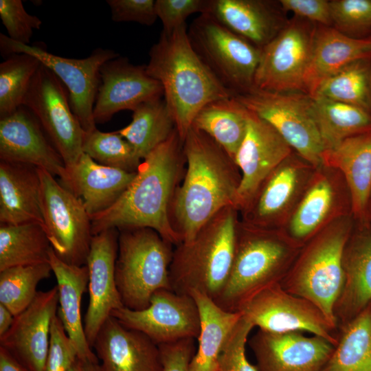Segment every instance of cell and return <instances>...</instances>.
Segmentation results:
<instances>
[{
    "mask_svg": "<svg viewBox=\"0 0 371 371\" xmlns=\"http://www.w3.org/2000/svg\"><path fill=\"white\" fill-rule=\"evenodd\" d=\"M333 170L325 166L315 169L286 223L285 231L302 243L335 218L352 215L339 207V190Z\"/></svg>",
    "mask_w": 371,
    "mask_h": 371,
    "instance_id": "obj_27",
    "label": "cell"
},
{
    "mask_svg": "<svg viewBox=\"0 0 371 371\" xmlns=\"http://www.w3.org/2000/svg\"><path fill=\"white\" fill-rule=\"evenodd\" d=\"M258 371H322L335 346L324 338L301 331L258 329L248 341Z\"/></svg>",
    "mask_w": 371,
    "mask_h": 371,
    "instance_id": "obj_20",
    "label": "cell"
},
{
    "mask_svg": "<svg viewBox=\"0 0 371 371\" xmlns=\"http://www.w3.org/2000/svg\"><path fill=\"white\" fill-rule=\"evenodd\" d=\"M370 223H371V221H370Z\"/></svg>",
    "mask_w": 371,
    "mask_h": 371,
    "instance_id": "obj_54",
    "label": "cell"
},
{
    "mask_svg": "<svg viewBox=\"0 0 371 371\" xmlns=\"http://www.w3.org/2000/svg\"><path fill=\"white\" fill-rule=\"evenodd\" d=\"M118 235L117 229L114 228L93 235L87 260L89 304L83 323L91 348L100 328L112 312L124 306L115 281Z\"/></svg>",
    "mask_w": 371,
    "mask_h": 371,
    "instance_id": "obj_19",
    "label": "cell"
},
{
    "mask_svg": "<svg viewBox=\"0 0 371 371\" xmlns=\"http://www.w3.org/2000/svg\"><path fill=\"white\" fill-rule=\"evenodd\" d=\"M207 0H156L155 10L162 23V31L170 32L186 23L192 14H203L206 11Z\"/></svg>",
    "mask_w": 371,
    "mask_h": 371,
    "instance_id": "obj_46",
    "label": "cell"
},
{
    "mask_svg": "<svg viewBox=\"0 0 371 371\" xmlns=\"http://www.w3.org/2000/svg\"><path fill=\"white\" fill-rule=\"evenodd\" d=\"M322 166L342 175L355 220L370 221L371 131L348 137L333 148L324 150Z\"/></svg>",
    "mask_w": 371,
    "mask_h": 371,
    "instance_id": "obj_28",
    "label": "cell"
},
{
    "mask_svg": "<svg viewBox=\"0 0 371 371\" xmlns=\"http://www.w3.org/2000/svg\"><path fill=\"white\" fill-rule=\"evenodd\" d=\"M188 35L201 60L234 95L254 87L260 48L206 13L192 21Z\"/></svg>",
    "mask_w": 371,
    "mask_h": 371,
    "instance_id": "obj_8",
    "label": "cell"
},
{
    "mask_svg": "<svg viewBox=\"0 0 371 371\" xmlns=\"http://www.w3.org/2000/svg\"><path fill=\"white\" fill-rule=\"evenodd\" d=\"M135 175L98 164L83 153L73 166L66 168L60 183L82 201L91 218L111 207Z\"/></svg>",
    "mask_w": 371,
    "mask_h": 371,
    "instance_id": "obj_26",
    "label": "cell"
},
{
    "mask_svg": "<svg viewBox=\"0 0 371 371\" xmlns=\"http://www.w3.org/2000/svg\"><path fill=\"white\" fill-rule=\"evenodd\" d=\"M315 169L293 151L239 212L240 221L259 227L284 229Z\"/></svg>",
    "mask_w": 371,
    "mask_h": 371,
    "instance_id": "obj_15",
    "label": "cell"
},
{
    "mask_svg": "<svg viewBox=\"0 0 371 371\" xmlns=\"http://www.w3.org/2000/svg\"><path fill=\"white\" fill-rule=\"evenodd\" d=\"M190 295L199 309L200 331L197 337L198 346L189 370L218 371L219 355L242 314L223 310L201 292L193 291Z\"/></svg>",
    "mask_w": 371,
    "mask_h": 371,
    "instance_id": "obj_32",
    "label": "cell"
},
{
    "mask_svg": "<svg viewBox=\"0 0 371 371\" xmlns=\"http://www.w3.org/2000/svg\"><path fill=\"white\" fill-rule=\"evenodd\" d=\"M247 114L248 109L234 97L217 100L198 112L191 126L208 135L234 161L246 133Z\"/></svg>",
    "mask_w": 371,
    "mask_h": 371,
    "instance_id": "obj_33",
    "label": "cell"
},
{
    "mask_svg": "<svg viewBox=\"0 0 371 371\" xmlns=\"http://www.w3.org/2000/svg\"><path fill=\"white\" fill-rule=\"evenodd\" d=\"M254 326L243 315L225 342L218 361V371H258L245 352L248 336Z\"/></svg>",
    "mask_w": 371,
    "mask_h": 371,
    "instance_id": "obj_43",
    "label": "cell"
},
{
    "mask_svg": "<svg viewBox=\"0 0 371 371\" xmlns=\"http://www.w3.org/2000/svg\"><path fill=\"white\" fill-rule=\"evenodd\" d=\"M316 25L297 16L289 19L284 28L261 48L254 88L305 93L304 77Z\"/></svg>",
    "mask_w": 371,
    "mask_h": 371,
    "instance_id": "obj_13",
    "label": "cell"
},
{
    "mask_svg": "<svg viewBox=\"0 0 371 371\" xmlns=\"http://www.w3.org/2000/svg\"><path fill=\"white\" fill-rule=\"evenodd\" d=\"M195 339H184L159 345L163 371H190V363L196 352Z\"/></svg>",
    "mask_w": 371,
    "mask_h": 371,
    "instance_id": "obj_49",
    "label": "cell"
},
{
    "mask_svg": "<svg viewBox=\"0 0 371 371\" xmlns=\"http://www.w3.org/2000/svg\"><path fill=\"white\" fill-rule=\"evenodd\" d=\"M183 152L186 168L170 204V219L187 243L221 210L236 208L241 176L227 152L192 126L183 140Z\"/></svg>",
    "mask_w": 371,
    "mask_h": 371,
    "instance_id": "obj_2",
    "label": "cell"
},
{
    "mask_svg": "<svg viewBox=\"0 0 371 371\" xmlns=\"http://www.w3.org/2000/svg\"><path fill=\"white\" fill-rule=\"evenodd\" d=\"M51 249L41 223L0 225V271L12 267L49 262Z\"/></svg>",
    "mask_w": 371,
    "mask_h": 371,
    "instance_id": "obj_37",
    "label": "cell"
},
{
    "mask_svg": "<svg viewBox=\"0 0 371 371\" xmlns=\"http://www.w3.org/2000/svg\"><path fill=\"white\" fill-rule=\"evenodd\" d=\"M133 112L131 122L117 132L131 144L142 161L177 128L162 97L141 104Z\"/></svg>",
    "mask_w": 371,
    "mask_h": 371,
    "instance_id": "obj_34",
    "label": "cell"
},
{
    "mask_svg": "<svg viewBox=\"0 0 371 371\" xmlns=\"http://www.w3.org/2000/svg\"><path fill=\"white\" fill-rule=\"evenodd\" d=\"M115 22H136L150 26L157 19L153 0H107Z\"/></svg>",
    "mask_w": 371,
    "mask_h": 371,
    "instance_id": "obj_47",
    "label": "cell"
},
{
    "mask_svg": "<svg viewBox=\"0 0 371 371\" xmlns=\"http://www.w3.org/2000/svg\"><path fill=\"white\" fill-rule=\"evenodd\" d=\"M333 27L358 38L371 36V0L330 1Z\"/></svg>",
    "mask_w": 371,
    "mask_h": 371,
    "instance_id": "obj_42",
    "label": "cell"
},
{
    "mask_svg": "<svg viewBox=\"0 0 371 371\" xmlns=\"http://www.w3.org/2000/svg\"><path fill=\"white\" fill-rule=\"evenodd\" d=\"M303 244L284 229L259 227L240 219L231 271L213 301L225 311L239 312L257 292L280 283Z\"/></svg>",
    "mask_w": 371,
    "mask_h": 371,
    "instance_id": "obj_4",
    "label": "cell"
},
{
    "mask_svg": "<svg viewBox=\"0 0 371 371\" xmlns=\"http://www.w3.org/2000/svg\"><path fill=\"white\" fill-rule=\"evenodd\" d=\"M69 371H100L99 361L76 358Z\"/></svg>",
    "mask_w": 371,
    "mask_h": 371,
    "instance_id": "obj_51",
    "label": "cell"
},
{
    "mask_svg": "<svg viewBox=\"0 0 371 371\" xmlns=\"http://www.w3.org/2000/svg\"><path fill=\"white\" fill-rule=\"evenodd\" d=\"M0 17L8 36L24 45H30L33 30L42 25V21L29 14L21 0H0Z\"/></svg>",
    "mask_w": 371,
    "mask_h": 371,
    "instance_id": "obj_44",
    "label": "cell"
},
{
    "mask_svg": "<svg viewBox=\"0 0 371 371\" xmlns=\"http://www.w3.org/2000/svg\"><path fill=\"white\" fill-rule=\"evenodd\" d=\"M337 338L322 371H371V302L338 327Z\"/></svg>",
    "mask_w": 371,
    "mask_h": 371,
    "instance_id": "obj_35",
    "label": "cell"
},
{
    "mask_svg": "<svg viewBox=\"0 0 371 371\" xmlns=\"http://www.w3.org/2000/svg\"><path fill=\"white\" fill-rule=\"evenodd\" d=\"M100 371H163L159 345L110 316L93 344Z\"/></svg>",
    "mask_w": 371,
    "mask_h": 371,
    "instance_id": "obj_23",
    "label": "cell"
},
{
    "mask_svg": "<svg viewBox=\"0 0 371 371\" xmlns=\"http://www.w3.org/2000/svg\"><path fill=\"white\" fill-rule=\"evenodd\" d=\"M205 13L260 49L289 20L279 1L207 0Z\"/></svg>",
    "mask_w": 371,
    "mask_h": 371,
    "instance_id": "obj_25",
    "label": "cell"
},
{
    "mask_svg": "<svg viewBox=\"0 0 371 371\" xmlns=\"http://www.w3.org/2000/svg\"><path fill=\"white\" fill-rule=\"evenodd\" d=\"M371 56V36L358 38L332 26L317 25L304 77L305 93L313 97L318 86L350 63Z\"/></svg>",
    "mask_w": 371,
    "mask_h": 371,
    "instance_id": "obj_29",
    "label": "cell"
},
{
    "mask_svg": "<svg viewBox=\"0 0 371 371\" xmlns=\"http://www.w3.org/2000/svg\"><path fill=\"white\" fill-rule=\"evenodd\" d=\"M38 170L43 227L54 254L67 264L86 265L93 237L90 215L53 175Z\"/></svg>",
    "mask_w": 371,
    "mask_h": 371,
    "instance_id": "obj_10",
    "label": "cell"
},
{
    "mask_svg": "<svg viewBox=\"0 0 371 371\" xmlns=\"http://www.w3.org/2000/svg\"><path fill=\"white\" fill-rule=\"evenodd\" d=\"M314 98L351 104L371 113V56L357 60L325 79Z\"/></svg>",
    "mask_w": 371,
    "mask_h": 371,
    "instance_id": "obj_38",
    "label": "cell"
},
{
    "mask_svg": "<svg viewBox=\"0 0 371 371\" xmlns=\"http://www.w3.org/2000/svg\"><path fill=\"white\" fill-rule=\"evenodd\" d=\"M41 43L24 45L0 34V51L4 57L26 53L36 57L49 69L65 87L71 107L85 132L96 128L93 106L100 82V69L106 61L120 54L98 47L85 58H69L49 53Z\"/></svg>",
    "mask_w": 371,
    "mask_h": 371,
    "instance_id": "obj_11",
    "label": "cell"
},
{
    "mask_svg": "<svg viewBox=\"0 0 371 371\" xmlns=\"http://www.w3.org/2000/svg\"><path fill=\"white\" fill-rule=\"evenodd\" d=\"M58 310L57 286L38 291L30 305L14 317L10 329L0 337V347L29 371H43L49 352L52 323Z\"/></svg>",
    "mask_w": 371,
    "mask_h": 371,
    "instance_id": "obj_21",
    "label": "cell"
},
{
    "mask_svg": "<svg viewBox=\"0 0 371 371\" xmlns=\"http://www.w3.org/2000/svg\"><path fill=\"white\" fill-rule=\"evenodd\" d=\"M271 125L294 152L315 168L324 151L313 112V98L300 91L276 92L252 88L233 96Z\"/></svg>",
    "mask_w": 371,
    "mask_h": 371,
    "instance_id": "obj_9",
    "label": "cell"
},
{
    "mask_svg": "<svg viewBox=\"0 0 371 371\" xmlns=\"http://www.w3.org/2000/svg\"><path fill=\"white\" fill-rule=\"evenodd\" d=\"M119 231L117 288L124 307L142 310L148 306L157 291L172 290L169 271L173 245L150 228Z\"/></svg>",
    "mask_w": 371,
    "mask_h": 371,
    "instance_id": "obj_7",
    "label": "cell"
},
{
    "mask_svg": "<svg viewBox=\"0 0 371 371\" xmlns=\"http://www.w3.org/2000/svg\"><path fill=\"white\" fill-rule=\"evenodd\" d=\"M254 327L269 332H308L337 344L338 329L310 300L286 291L280 283L267 286L239 311Z\"/></svg>",
    "mask_w": 371,
    "mask_h": 371,
    "instance_id": "obj_14",
    "label": "cell"
},
{
    "mask_svg": "<svg viewBox=\"0 0 371 371\" xmlns=\"http://www.w3.org/2000/svg\"><path fill=\"white\" fill-rule=\"evenodd\" d=\"M239 220V211L227 207L192 240L175 246L169 271L173 291L190 295L196 291L213 300L218 296L231 271Z\"/></svg>",
    "mask_w": 371,
    "mask_h": 371,
    "instance_id": "obj_5",
    "label": "cell"
},
{
    "mask_svg": "<svg viewBox=\"0 0 371 371\" xmlns=\"http://www.w3.org/2000/svg\"><path fill=\"white\" fill-rule=\"evenodd\" d=\"M77 357L75 345L57 313L52 323L49 352L43 371H69Z\"/></svg>",
    "mask_w": 371,
    "mask_h": 371,
    "instance_id": "obj_45",
    "label": "cell"
},
{
    "mask_svg": "<svg viewBox=\"0 0 371 371\" xmlns=\"http://www.w3.org/2000/svg\"><path fill=\"white\" fill-rule=\"evenodd\" d=\"M355 223L352 214L341 216L315 234L304 243L280 283L315 304L337 328L333 308L344 283V250Z\"/></svg>",
    "mask_w": 371,
    "mask_h": 371,
    "instance_id": "obj_6",
    "label": "cell"
},
{
    "mask_svg": "<svg viewBox=\"0 0 371 371\" xmlns=\"http://www.w3.org/2000/svg\"><path fill=\"white\" fill-rule=\"evenodd\" d=\"M0 159L32 165L60 180L66 175L62 157L35 116L23 106L0 118Z\"/></svg>",
    "mask_w": 371,
    "mask_h": 371,
    "instance_id": "obj_22",
    "label": "cell"
},
{
    "mask_svg": "<svg viewBox=\"0 0 371 371\" xmlns=\"http://www.w3.org/2000/svg\"><path fill=\"white\" fill-rule=\"evenodd\" d=\"M293 152L267 122L248 109L245 137L234 162L240 172L236 208L244 210L266 179Z\"/></svg>",
    "mask_w": 371,
    "mask_h": 371,
    "instance_id": "obj_17",
    "label": "cell"
},
{
    "mask_svg": "<svg viewBox=\"0 0 371 371\" xmlns=\"http://www.w3.org/2000/svg\"><path fill=\"white\" fill-rule=\"evenodd\" d=\"M146 69L161 85L164 98L183 142L204 106L234 96L194 52L186 23L170 32L161 31L158 41L150 47Z\"/></svg>",
    "mask_w": 371,
    "mask_h": 371,
    "instance_id": "obj_3",
    "label": "cell"
},
{
    "mask_svg": "<svg viewBox=\"0 0 371 371\" xmlns=\"http://www.w3.org/2000/svg\"><path fill=\"white\" fill-rule=\"evenodd\" d=\"M111 316L124 326L145 334L157 345L197 339L200 331L199 312L193 297L170 289L155 292L144 309L123 306Z\"/></svg>",
    "mask_w": 371,
    "mask_h": 371,
    "instance_id": "obj_16",
    "label": "cell"
},
{
    "mask_svg": "<svg viewBox=\"0 0 371 371\" xmlns=\"http://www.w3.org/2000/svg\"><path fill=\"white\" fill-rule=\"evenodd\" d=\"M370 218H371V198H370Z\"/></svg>",
    "mask_w": 371,
    "mask_h": 371,
    "instance_id": "obj_53",
    "label": "cell"
},
{
    "mask_svg": "<svg viewBox=\"0 0 371 371\" xmlns=\"http://www.w3.org/2000/svg\"><path fill=\"white\" fill-rule=\"evenodd\" d=\"M284 12L317 25L333 27L330 1L327 0H280Z\"/></svg>",
    "mask_w": 371,
    "mask_h": 371,
    "instance_id": "obj_48",
    "label": "cell"
},
{
    "mask_svg": "<svg viewBox=\"0 0 371 371\" xmlns=\"http://www.w3.org/2000/svg\"><path fill=\"white\" fill-rule=\"evenodd\" d=\"M100 79L93 111L95 124L108 122L119 111H133L146 101L164 97L161 85L148 75L146 65H133L126 57L104 63Z\"/></svg>",
    "mask_w": 371,
    "mask_h": 371,
    "instance_id": "obj_18",
    "label": "cell"
},
{
    "mask_svg": "<svg viewBox=\"0 0 371 371\" xmlns=\"http://www.w3.org/2000/svg\"><path fill=\"white\" fill-rule=\"evenodd\" d=\"M49 262L16 266L0 271V304L16 316L35 299L38 283L50 277Z\"/></svg>",
    "mask_w": 371,
    "mask_h": 371,
    "instance_id": "obj_39",
    "label": "cell"
},
{
    "mask_svg": "<svg viewBox=\"0 0 371 371\" xmlns=\"http://www.w3.org/2000/svg\"><path fill=\"white\" fill-rule=\"evenodd\" d=\"M0 371H29L9 352L0 347Z\"/></svg>",
    "mask_w": 371,
    "mask_h": 371,
    "instance_id": "obj_50",
    "label": "cell"
},
{
    "mask_svg": "<svg viewBox=\"0 0 371 371\" xmlns=\"http://www.w3.org/2000/svg\"><path fill=\"white\" fill-rule=\"evenodd\" d=\"M344 283L333 308L337 328L371 302V223L357 221L345 246Z\"/></svg>",
    "mask_w": 371,
    "mask_h": 371,
    "instance_id": "obj_24",
    "label": "cell"
},
{
    "mask_svg": "<svg viewBox=\"0 0 371 371\" xmlns=\"http://www.w3.org/2000/svg\"><path fill=\"white\" fill-rule=\"evenodd\" d=\"M41 63L26 53L12 54L0 64V118L23 105L34 76Z\"/></svg>",
    "mask_w": 371,
    "mask_h": 371,
    "instance_id": "obj_40",
    "label": "cell"
},
{
    "mask_svg": "<svg viewBox=\"0 0 371 371\" xmlns=\"http://www.w3.org/2000/svg\"><path fill=\"white\" fill-rule=\"evenodd\" d=\"M49 262L57 282L58 314L67 335L75 345L78 358L98 361L87 340L81 313L82 295L88 288L87 266L73 265L62 261L52 248L49 252Z\"/></svg>",
    "mask_w": 371,
    "mask_h": 371,
    "instance_id": "obj_31",
    "label": "cell"
},
{
    "mask_svg": "<svg viewBox=\"0 0 371 371\" xmlns=\"http://www.w3.org/2000/svg\"><path fill=\"white\" fill-rule=\"evenodd\" d=\"M43 225L41 206V179L32 165L0 161V223Z\"/></svg>",
    "mask_w": 371,
    "mask_h": 371,
    "instance_id": "obj_30",
    "label": "cell"
},
{
    "mask_svg": "<svg viewBox=\"0 0 371 371\" xmlns=\"http://www.w3.org/2000/svg\"><path fill=\"white\" fill-rule=\"evenodd\" d=\"M82 152L98 164L135 172L142 160L131 144L115 132H102L96 128L85 132Z\"/></svg>",
    "mask_w": 371,
    "mask_h": 371,
    "instance_id": "obj_41",
    "label": "cell"
},
{
    "mask_svg": "<svg viewBox=\"0 0 371 371\" xmlns=\"http://www.w3.org/2000/svg\"><path fill=\"white\" fill-rule=\"evenodd\" d=\"M183 142L177 129L139 164L120 199L91 218L92 234L108 229L146 227L176 246L182 242L170 219V207L184 174Z\"/></svg>",
    "mask_w": 371,
    "mask_h": 371,
    "instance_id": "obj_1",
    "label": "cell"
},
{
    "mask_svg": "<svg viewBox=\"0 0 371 371\" xmlns=\"http://www.w3.org/2000/svg\"><path fill=\"white\" fill-rule=\"evenodd\" d=\"M22 106L39 122L66 168L73 166L83 153L85 131L72 111L65 87L44 65L34 76Z\"/></svg>",
    "mask_w": 371,
    "mask_h": 371,
    "instance_id": "obj_12",
    "label": "cell"
},
{
    "mask_svg": "<svg viewBox=\"0 0 371 371\" xmlns=\"http://www.w3.org/2000/svg\"><path fill=\"white\" fill-rule=\"evenodd\" d=\"M313 112L324 150L348 137L371 131V113L351 104L314 98Z\"/></svg>",
    "mask_w": 371,
    "mask_h": 371,
    "instance_id": "obj_36",
    "label": "cell"
},
{
    "mask_svg": "<svg viewBox=\"0 0 371 371\" xmlns=\"http://www.w3.org/2000/svg\"><path fill=\"white\" fill-rule=\"evenodd\" d=\"M14 319V315L6 307L0 304V337L10 329Z\"/></svg>",
    "mask_w": 371,
    "mask_h": 371,
    "instance_id": "obj_52",
    "label": "cell"
}]
</instances>
